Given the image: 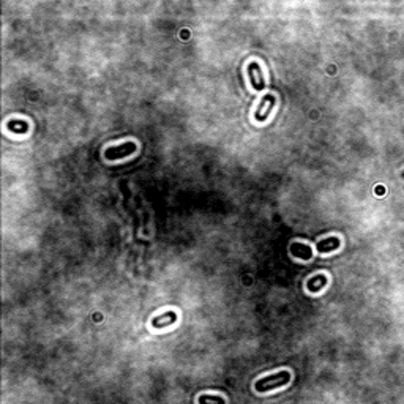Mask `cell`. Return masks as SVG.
Here are the masks:
<instances>
[{
    "instance_id": "cell-1",
    "label": "cell",
    "mask_w": 404,
    "mask_h": 404,
    "mask_svg": "<svg viewBox=\"0 0 404 404\" xmlns=\"http://www.w3.org/2000/svg\"><path fill=\"white\" fill-rule=\"evenodd\" d=\"M289 380H291V372H289V371H279V372H275V374L257 379L256 384H254V388L259 393H265V391H270L273 388H278V387H283V385L289 384Z\"/></svg>"
},
{
    "instance_id": "cell-2",
    "label": "cell",
    "mask_w": 404,
    "mask_h": 404,
    "mask_svg": "<svg viewBox=\"0 0 404 404\" xmlns=\"http://www.w3.org/2000/svg\"><path fill=\"white\" fill-rule=\"evenodd\" d=\"M138 150V146L134 142H127V144H122V146H116V147H108L106 152H105V157L108 160H120V158H125V157H130L134 152Z\"/></svg>"
},
{
    "instance_id": "cell-3",
    "label": "cell",
    "mask_w": 404,
    "mask_h": 404,
    "mask_svg": "<svg viewBox=\"0 0 404 404\" xmlns=\"http://www.w3.org/2000/svg\"><path fill=\"white\" fill-rule=\"evenodd\" d=\"M248 76H250V84L253 89L256 90H262L265 89V79H264V73L261 67H259L257 62H251L248 65Z\"/></svg>"
},
{
    "instance_id": "cell-4",
    "label": "cell",
    "mask_w": 404,
    "mask_h": 404,
    "mask_svg": "<svg viewBox=\"0 0 404 404\" xmlns=\"http://www.w3.org/2000/svg\"><path fill=\"white\" fill-rule=\"evenodd\" d=\"M339 246H341V240L338 239V237H327V239L319 240L316 243V250L320 254H327V253L338 250Z\"/></svg>"
},
{
    "instance_id": "cell-5",
    "label": "cell",
    "mask_w": 404,
    "mask_h": 404,
    "mask_svg": "<svg viewBox=\"0 0 404 404\" xmlns=\"http://www.w3.org/2000/svg\"><path fill=\"white\" fill-rule=\"evenodd\" d=\"M289 251L294 257H298V259H303V261H309V259L313 257V250L311 246H308L305 243H298V242H294L289 246Z\"/></svg>"
},
{
    "instance_id": "cell-6",
    "label": "cell",
    "mask_w": 404,
    "mask_h": 404,
    "mask_svg": "<svg viewBox=\"0 0 404 404\" xmlns=\"http://www.w3.org/2000/svg\"><path fill=\"white\" fill-rule=\"evenodd\" d=\"M177 322V313L175 311H168L164 314H160L152 319V327L153 328H166L172 324Z\"/></svg>"
},
{
    "instance_id": "cell-7",
    "label": "cell",
    "mask_w": 404,
    "mask_h": 404,
    "mask_svg": "<svg viewBox=\"0 0 404 404\" xmlns=\"http://www.w3.org/2000/svg\"><path fill=\"white\" fill-rule=\"evenodd\" d=\"M327 283H328V279H327L325 275H314V276H311V278L308 279L306 287H308V291L311 292V294H316L324 286H327Z\"/></svg>"
},
{
    "instance_id": "cell-8",
    "label": "cell",
    "mask_w": 404,
    "mask_h": 404,
    "mask_svg": "<svg viewBox=\"0 0 404 404\" xmlns=\"http://www.w3.org/2000/svg\"><path fill=\"white\" fill-rule=\"evenodd\" d=\"M7 128L13 133H18V134H24L29 131V123L26 120H10L7 123Z\"/></svg>"
},
{
    "instance_id": "cell-9",
    "label": "cell",
    "mask_w": 404,
    "mask_h": 404,
    "mask_svg": "<svg viewBox=\"0 0 404 404\" xmlns=\"http://www.w3.org/2000/svg\"><path fill=\"white\" fill-rule=\"evenodd\" d=\"M199 404H226V399L218 395H202L199 396Z\"/></svg>"
},
{
    "instance_id": "cell-10",
    "label": "cell",
    "mask_w": 404,
    "mask_h": 404,
    "mask_svg": "<svg viewBox=\"0 0 404 404\" xmlns=\"http://www.w3.org/2000/svg\"><path fill=\"white\" fill-rule=\"evenodd\" d=\"M376 193H377V194H379V193H380V194H384V188H382V186H379V188H376Z\"/></svg>"
}]
</instances>
